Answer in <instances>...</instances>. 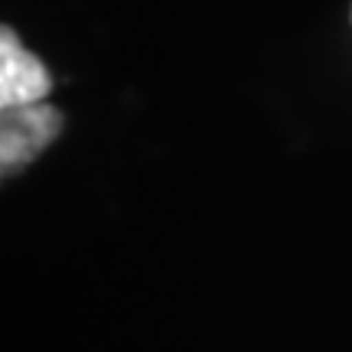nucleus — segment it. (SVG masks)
I'll return each mask as SVG.
<instances>
[{"label": "nucleus", "mask_w": 352, "mask_h": 352, "mask_svg": "<svg viewBox=\"0 0 352 352\" xmlns=\"http://www.w3.org/2000/svg\"><path fill=\"white\" fill-rule=\"evenodd\" d=\"M63 131V114L50 104H23V108H7L3 127H0V166L3 173H16L36 153L46 151L56 134Z\"/></svg>", "instance_id": "nucleus-1"}, {"label": "nucleus", "mask_w": 352, "mask_h": 352, "mask_svg": "<svg viewBox=\"0 0 352 352\" xmlns=\"http://www.w3.org/2000/svg\"><path fill=\"white\" fill-rule=\"evenodd\" d=\"M52 78L46 65L39 63L10 30L0 33V108H23L36 104L50 95Z\"/></svg>", "instance_id": "nucleus-2"}]
</instances>
